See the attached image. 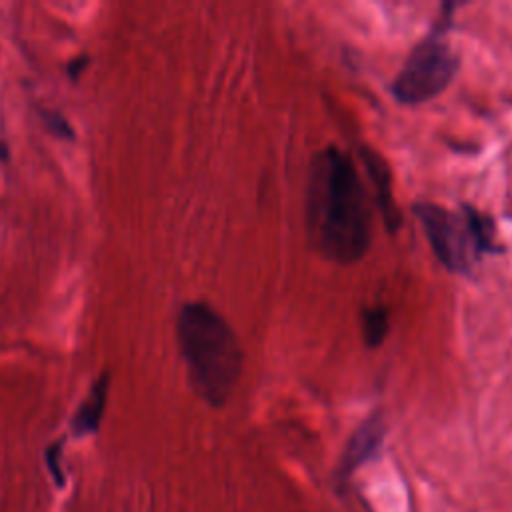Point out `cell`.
Here are the masks:
<instances>
[{"label": "cell", "instance_id": "obj_11", "mask_svg": "<svg viewBox=\"0 0 512 512\" xmlns=\"http://www.w3.org/2000/svg\"><path fill=\"white\" fill-rule=\"evenodd\" d=\"M86 66H88V56L76 58V60H72V62L68 64V74H70L72 78H78V72H82Z\"/></svg>", "mask_w": 512, "mask_h": 512}, {"label": "cell", "instance_id": "obj_6", "mask_svg": "<svg viewBox=\"0 0 512 512\" xmlns=\"http://www.w3.org/2000/svg\"><path fill=\"white\" fill-rule=\"evenodd\" d=\"M360 154H362L366 172H368V176H370V180H372V184L376 188V202H378L380 214L384 218V224H386V228L390 232H394L400 226L402 216H400V210H398V206L394 202V196H392L390 170H388L384 160L374 150L362 148Z\"/></svg>", "mask_w": 512, "mask_h": 512}, {"label": "cell", "instance_id": "obj_5", "mask_svg": "<svg viewBox=\"0 0 512 512\" xmlns=\"http://www.w3.org/2000/svg\"><path fill=\"white\" fill-rule=\"evenodd\" d=\"M384 420L380 414H372L368 420H364L356 432L350 436L340 464V474L350 476L358 466H362L366 460H370L384 438Z\"/></svg>", "mask_w": 512, "mask_h": 512}, {"label": "cell", "instance_id": "obj_8", "mask_svg": "<svg viewBox=\"0 0 512 512\" xmlns=\"http://www.w3.org/2000/svg\"><path fill=\"white\" fill-rule=\"evenodd\" d=\"M388 330H390V318L384 306H372L362 312V338L366 346L370 348L380 346Z\"/></svg>", "mask_w": 512, "mask_h": 512}, {"label": "cell", "instance_id": "obj_7", "mask_svg": "<svg viewBox=\"0 0 512 512\" xmlns=\"http://www.w3.org/2000/svg\"><path fill=\"white\" fill-rule=\"evenodd\" d=\"M108 386H110V374L102 372L100 378L94 380V384L90 386V392L80 402L78 410L74 412L72 432L76 436H86V434L98 432L102 416H104V408H106Z\"/></svg>", "mask_w": 512, "mask_h": 512}, {"label": "cell", "instance_id": "obj_4", "mask_svg": "<svg viewBox=\"0 0 512 512\" xmlns=\"http://www.w3.org/2000/svg\"><path fill=\"white\" fill-rule=\"evenodd\" d=\"M452 4L442 6L434 30L422 38L408 54L404 66L392 82V94L402 104H422L440 96L454 80L458 54L446 40V26L452 16Z\"/></svg>", "mask_w": 512, "mask_h": 512}, {"label": "cell", "instance_id": "obj_1", "mask_svg": "<svg viewBox=\"0 0 512 512\" xmlns=\"http://www.w3.org/2000/svg\"><path fill=\"white\" fill-rule=\"evenodd\" d=\"M306 228L312 246L328 260L352 264L370 248L372 214L350 156L336 146L310 162L306 186Z\"/></svg>", "mask_w": 512, "mask_h": 512}, {"label": "cell", "instance_id": "obj_3", "mask_svg": "<svg viewBox=\"0 0 512 512\" xmlns=\"http://www.w3.org/2000/svg\"><path fill=\"white\" fill-rule=\"evenodd\" d=\"M414 214L436 258L456 274H470L484 254L498 252L496 228L488 214L464 204L450 210L432 202L414 204Z\"/></svg>", "mask_w": 512, "mask_h": 512}, {"label": "cell", "instance_id": "obj_2", "mask_svg": "<svg viewBox=\"0 0 512 512\" xmlns=\"http://www.w3.org/2000/svg\"><path fill=\"white\" fill-rule=\"evenodd\" d=\"M176 338L194 392L210 406H222L244 358L230 324L210 304L186 302L178 312Z\"/></svg>", "mask_w": 512, "mask_h": 512}, {"label": "cell", "instance_id": "obj_9", "mask_svg": "<svg viewBox=\"0 0 512 512\" xmlns=\"http://www.w3.org/2000/svg\"><path fill=\"white\" fill-rule=\"evenodd\" d=\"M44 120H46V126L52 130V132H56V134H60V136H68V138H72V126L64 120V116H60V114H56V112H44Z\"/></svg>", "mask_w": 512, "mask_h": 512}, {"label": "cell", "instance_id": "obj_10", "mask_svg": "<svg viewBox=\"0 0 512 512\" xmlns=\"http://www.w3.org/2000/svg\"><path fill=\"white\" fill-rule=\"evenodd\" d=\"M58 458H60V442L52 444V446L46 450V464H48L50 472L54 474L56 484H62V472H60V466H58Z\"/></svg>", "mask_w": 512, "mask_h": 512}]
</instances>
